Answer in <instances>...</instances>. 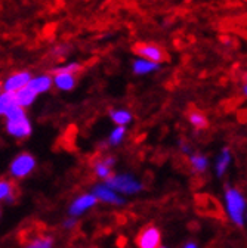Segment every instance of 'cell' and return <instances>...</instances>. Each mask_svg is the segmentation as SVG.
Wrapping results in <instances>:
<instances>
[{"mask_svg":"<svg viewBox=\"0 0 247 248\" xmlns=\"http://www.w3.org/2000/svg\"><path fill=\"white\" fill-rule=\"evenodd\" d=\"M224 202L230 222L237 228H243L246 225L247 213V198L243 191L231 183H227L224 189Z\"/></svg>","mask_w":247,"mask_h":248,"instance_id":"6da1fadb","label":"cell"},{"mask_svg":"<svg viewBox=\"0 0 247 248\" xmlns=\"http://www.w3.org/2000/svg\"><path fill=\"white\" fill-rule=\"evenodd\" d=\"M5 117H6V130L9 135L18 139H24L32 135V123L27 118L24 108L15 104L6 111Z\"/></svg>","mask_w":247,"mask_h":248,"instance_id":"7a4b0ae2","label":"cell"},{"mask_svg":"<svg viewBox=\"0 0 247 248\" xmlns=\"http://www.w3.org/2000/svg\"><path fill=\"white\" fill-rule=\"evenodd\" d=\"M135 242L138 248H159L162 244V232L154 225H148L139 231Z\"/></svg>","mask_w":247,"mask_h":248,"instance_id":"3957f363","label":"cell"},{"mask_svg":"<svg viewBox=\"0 0 247 248\" xmlns=\"http://www.w3.org/2000/svg\"><path fill=\"white\" fill-rule=\"evenodd\" d=\"M36 167V160L32 154L28 152H22L18 157L12 161L11 164V174L16 179L25 177L32 173Z\"/></svg>","mask_w":247,"mask_h":248,"instance_id":"277c9868","label":"cell"},{"mask_svg":"<svg viewBox=\"0 0 247 248\" xmlns=\"http://www.w3.org/2000/svg\"><path fill=\"white\" fill-rule=\"evenodd\" d=\"M135 53L139 58L148 59L151 62H156V64H162L166 61V52L154 43H139L135 46Z\"/></svg>","mask_w":247,"mask_h":248,"instance_id":"5b68a950","label":"cell"},{"mask_svg":"<svg viewBox=\"0 0 247 248\" xmlns=\"http://www.w3.org/2000/svg\"><path fill=\"white\" fill-rule=\"evenodd\" d=\"M32 73L30 71H18V73H14L11 74L5 81H2V90L3 92H8V93H15L18 92L19 89L25 87L30 80H32Z\"/></svg>","mask_w":247,"mask_h":248,"instance_id":"8992f818","label":"cell"},{"mask_svg":"<svg viewBox=\"0 0 247 248\" xmlns=\"http://www.w3.org/2000/svg\"><path fill=\"white\" fill-rule=\"evenodd\" d=\"M107 186L113 189H118L123 192H136L141 189V183H138L133 177L129 176H114L108 177Z\"/></svg>","mask_w":247,"mask_h":248,"instance_id":"52a82bcc","label":"cell"},{"mask_svg":"<svg viewBox=\"0 0 247 248\" xmlns=\"http://www.w3.org/2000/svg\"><path fill=\"white\" fill-rule=\"evenodd\" d=\"M232 163V152L228 146H224L218 155V158H216V163H214V173L218 177H224V174L228 171L230 166Z\"/></svg>","mask_w":247,"mask_h":248,"instance_id":"ba28073f","label":"cell"},{"mask_svg":"<svg viewBox=\"0 0 247 248\" xmlns=\"http://www.w3.org/2000/svg\"><path fill=\"white\" fill-rule=\"evenodd\" d=\"M53 86L58 90H63V92H70L76 87L77 78L76 74H67V73H55L52 77Z\"/></svg>","mask_w":247,"mask_h":248,"instance_id":"9c48e42d","label":"cell"},{"mask_svg":"<svg viewBox=\"0 0 247 248\" xmlns=\"http://www.w3.org/2000/svg\"><path fill=\"white\" fill-rule=\"evenodd\" d=\"M132 70L136 76H147V74H151L154 71L160 70V64H156V62H151L148 59H144V58H136L133 62H132Z\"/></svg>","mask_w":247,"mask_h":248,"instance_id":"30bf717a","label":"cell"},{"mask_svg":"<svg viewBox=\"0 0 247 248\" xmlns=\"http://www.w3.org/2000/svg\"><path fill=\"white\" fill-rule=\"evenodd\" d=\"M36 98H37V93H36L34 90L30 89L28 86H25V87H22V89H19L18 92L14 93L15 104H16L18 107L24 108V109H25L27 107L32 105V104L36 101Z\"/></svg>","mask_w":247,"mask_h":248,"instance_id":"8fae6325","label":"cell"},{"mask_svg":"<svg viewBox=\"0 0 247 248\" xmlns=\"http://www.w3.org/2000/svg\"><path fill=\"white\" fill-rule=\"evenodd\" d=\"M32 90H34L37 95L40 93H45V92H49L53 86V81H52V77L48 76V74H40V76H36V77H32L30 83L27 84Z\"/></svg>","mask_w":247,"mask_h":248,"instance_id":"7c38bea8","label":"cell"},{"mask_svg":"<svg viewBox=\"0 0 247 248\" xmlns=\"http://www.w3.org/2000/svg\"><path fill=\"white\" fill-rule=\"evenodd\" d=\"M52 244H53L52 236L37 232V235L27 236L24 242V248H52Z\"/></svg>","mask_w":247,"mask_h":248,"instance_id":"4fadbf2b","label":"cell"},{"mask_svg":"<svg viewBox=\"0 0 247 248\" xmlns=\"http://www.w3.org/2000/svg\"><path fill=\"white\" fill-rule=\"evenodd\" d=\"M97 202V197L94 195H82L80 198H77L73 205L70 207V214L71 216H77V214H82L84 210L90 208Z\"/></svg>","mask_w":247,"mask_h":248,"instance_id":"5bb4252c","label":"cell"},{"mask_svg":"<svg viewBox=\"0 0 247 248\" xmlns=\"http://www.w3.org/2000/svg\"><path fill=\"white\" fill-rule=\"evenodd\" d=\"M190 164H191V169L196 171V173H206L209 166H210V161H209V157L201 152H196V154H191L190 155Z\"/></svg>","mask_w":247,"mask_h":248,"instance_id":"9a60e30c","label":"cell"},{"mask_svg":"<svg viewBox=\"0 0 247 248\" xmlns=\"http://www.w3.org/2000/svg\"><path fill=\"white\" fill-rule=\"evenodd\" d=\"M188 121H190L191 126L197 130H203L209 126V120H207L206 114H203L198 109H191L188 112Z\"/></svg>","mask_w":247,"mask_h":248,"instance_id":"2e32d148","label":"cell"},{"mask_svg":"<svg viewBox=\"0 0 247 248\" xmlns=\"http://www.w3.org/2000/svg\"><path fill=\"white\" fill-rule=\"evenodd\" d=\"M95 197L97 198H99V200H102V201H105V202H115V204H121L123 201H121V198L120 197H117L114 192H113V189H110L108 186H101V185H98V186H95Z\"/></svg>","mask_w":247,"mask_h":248,"instance_id":"e0dca14e","label":"cell"},{"mask_svg":"<svg viewBox=\"0 0 247 248\" xmlns=\"http://www.w3.org/2000/svg\"><path fill=\"white\" fill-rule=\"evenodd\" d=\"M110 117L117 126H126L132 121V114L126 109H111Z\"/></svg>","mask_w":247,"mask_h":248,"instance_id":"ac0fdd59","label":"cell"},{"mask_svg":"<svg viewBox=\"0 0 247 248\" xmlns=\"http://www.w3.org/2000/svg\"><path fill=\"white\" fill-rule=\"evenodd\" d=\"M16 191V186L14 182L6 180V179H0V200H14V192Z\"/></svg>","mask_w":247,"mask_h":248,"instance_id":"d6986e66","label":"cell"},{"mask_svg":"<svg viewBox=\"0 0 247 248\" xmlns=\"http://www.w3.org/2000/svg\"><path fill=\"white\" fill-rule=\"evenodd\" d=\"M12 105H15L14 93H8V92H2V93H0V115H5L6 111Z\"/></svg>","mask_w":247,"mask_h":248,"instance_id":"ffe728a7","label":"cell"},{"mask_svg":"<svg viewBox=\"0 0 247 248\" xmlns=\"http://www.w3.org/2000/svg\"><path fill=\"white\" fill-rule=\"evenodd\" d=\"M79 71H82V64L77 61L68 62V64L59 65L53 70V73H67V74H77Z\"/></svg>","mask_w":247,"mask_h":248,"instance_id":"44dd1931","label":"cell"},{"mask_svg":"<svg viewBox=\"0 0 247 248\" xmlns=\"http://www.w3.org/2000/svg\"><path fill=\"white\" fill-rule=\"evenodd\" d=\"M125 135H126V127H125V126H117V127L113 130L111 136H110V143H111V145L120 143L121 139L125 138Z\"/></svg>","mask_w":247,"mask_h":248,"instance_id":"7402d4cb","label":"cell"},{"mask_svg":"<svg viewBox=\"0 0 247 248\" xmlns=\"http://www.w3.org/2000/svg\"><path fill=\"white\" fill-rule=\"evenodd\" d=\"M95 173H97L99 177H110V176H111V170H110V167H108L104 161L95 164Z\"/></svg>","mask_w":247,"mask_h":248,"instance_id":"603a6c76","label":"cell"},{"mask_svg":"<svg viewBox=\"0 0 247 248\" xmlns=\"http://www.w3.org/2000/svg\"><path fill=\"white\" fill-rule=\"evenodd\" d=\"M182 248H200L198 247V244L196 242V241H193V239H190V241H187L183 244V247Z\"/></svg>","mask_w":247,"mask_h":248,"instance_id":"cb8c5ba5","label":"cell"},{"mask_svg":"<svg viewBox=\"0 0 247 248\" xmlns=\"http://www.w3.org/2000/svg\"><path fill=\"white\" fill-rule=\"evenodd\" d=\"M181 151H182L183 154H191V148H190L187 143H182V145H181Z\"/></svg>","mask_w":247,"mask_h":248,"instance_id":"d4e9b609","label":"cell"},{"mask_svg":"<svg viewBox=\"0 0 247 248\" xmlns=\"http://www.w3.org/2000/svg\"><path fill=\"white\" fill-rule=\"evenodd\" d=\"M53 53H55V55H58V56H64V55H66L64 49H61V46H58V47L53 50Z\"/></svg>","mask_w":247,"mask_h":248,"instance_id":"484cf974","label":"cell"},{"mask_svg":"<svg viewBox=\"0 0 247 248\" xmlns=\"http://www.w3.org/2000/svg\"><path fill=\"white\" fill-rule=\"evenodd\" d=\"M241 93H243V96L247 98V83H244V84L241 86Z\"/></svg>","mask_w":247,"mask_h":248,"instance_id":"4316f807","label":"cell"},{"mask_svg":"<svg viewBox=\"0 0 247 248\" xmlns=\"http://www.w3.org/2000/svg\"><path fill=\"white\" fill-rule=\"evenodd\" d=\"M3 90H2V81H0V93H2Z\"/></svg>","mask_w":247,"mask_h":248,"instance_id":"83f0119b","label":"cell"},{"mask_svg":"<svg viewBox=\"0 0 247 248\" xmlns=\"http://www.w3.org/2000/svg\"><path fill=\"white\" fill-rule=\"evenodd\" d=\"M246 223H247V213H246Z\"/></svg>","mask_w":247,"mask_h":248,"instance_id":"f1b7e54d","label":"cell"},{"mask_svg":"<svg viewBox=\"0 0 247 248\" xmlns=\"http://www.w3.org/2000/svg\"><path fill=\"white\" fill-rule=\"evenodd\" d=\"M159 248H166V247H162V245H160V247H159Z\"/></svg>","mask_w":247,"mask_h":248,"instance_id":"f546056e","label":"cell"},{"mask_svg":"<svg viewBox=\"0 0 247 248\" xmlns=\"http://www.w3.org/2000/svg\"><path fill=\"white\" fill-rule=\"evenodd\" d=\"M246 83H247V74H246Z\"/></svg>","mask_w":247,"mask_h":248,"instance_id":"4dcf8cb0","label":"cell"}]
</instances>
